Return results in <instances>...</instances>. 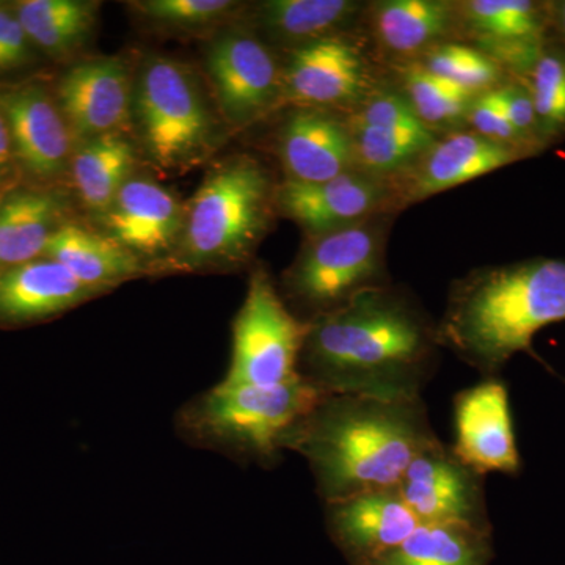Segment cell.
Returning <instances> with one entry per match:
<instances>
[{
  "label": "cell",
  "mask_w": 565,
  "mask_h": 565,
  "mask_svg": "<svg viewBox=\"0 0 565 565\" xmlns=\"http://www.w3.org/2000/svg\"><path fill=\"white\" fill-rule=\"evenodd\" d=\"M307 323L297 373L322 394L416 399L437 371V323L392 285Z\"/></svg>",
  "instance_id": "obj_1"
},
{
  "label": "cell",
  "mask_w": 565,
  "mask_h": 565,
  "mask_svg": "<svg viewBox=\"0 0 565 565\" xmlns=\"http://www.w3.org/2000/svg\"><path fill=\"white\" fill-rule=\"evenodd\" d=\"M438 440L422 397L323 394L285 449L308 460L327 504L397 487L408 465Z\"/></svg>",
  "instance_id": "obj_2"
},
{
  "label": "cell",
  "mask_w": 565,
  "mask_h": 565,
  "mask_svg": "<svg viewBox=\"0 0 565 565\" xmlns=\"http://www.w3.org/2000/svg\"><path fill=\"white\" fill-rule=\"evenodd\" d=\"M565 321V262L537 258L479 267L451 285L437 323L441 348L492 377L515 353L533 351L539 330Z\"/></svg>",
  "instance_id": "obj_3"
},
{
  "label": "cell",
  "mask_w": 565,
  "mask_h": 565,
  "mask_svg": "<svg viewBox=\"0 0 565 565\" xmlns=\"http://www.w3.org/2000/svg\"><path fill=\"white\" fill-rule=\"evenodd\" d=\"M275 189L252 156H232L214 166L185 207L178 267L228 269L247 263L269 232Z\"/></svg>",
  "instance_id": "obj_4"
},
{
  "label": "cell",
  "mask_w": 565,
  "mask_h": 565,
  "mask_svg": "<svg viewBox=\"0 0 565 565\" xmlns=\"http://www.w3.org/2000/svg\"><path fill=\"white\" fill-rule=\"evenodd\" d=\"M322 396L300 375L277 386L221 382L188 405L181 424L199 444L252 462L275 463L297 424Z\"/></svg>",
  "instance_id": "obj_5"
},
{
  "label": "cell",
  "mask_w": 565,
  "mask_h": 565,
  "mask_svg": "<svg viewBox=\"0 0 565 565\" xmlns=\"http://www.w3.org/2000/svg\"><path fill=\"white\" fill-rule=\"evenodd\" d=\"M390 214L308 236L282 277L285 302L305 315L303 322L332 313L359 294L390 285L385 267Z\"/></svg>",
  "instance_id": "obj_6"
},
{
  "label": "cell",
  "mask_w": 565,
  "mask_h": 565,
  "mask_svg": "<svg viewBox=\"0 0 565 565\" xmlns=\"http://www.w3.org/2000/svg\"><path fill=\"white\" fill-rule=\"evenodd\" d=\"M132 117L148 158L162 172L200 166L217 141L214 117L195 76L181 63L150 57L134 85Z\"/></svg>",
  "instance_id": "obj_7"
},
{
  "label": "cell",
  "mask_w": 565,
  "mask_h": 565,
  "mask_svg": "<svg viewBox=\"0 0 565 565\" xmlns=\"http://www.w3.org/2000/svg\"><path fill=\"white\" fill-rule=\"evenodd\" d=\"M307 322L300 321L266 269L253 270L247 296L233 323L230 385L277 386L299 377Z\"/></svg>",
  "instance_id": "obj_8"
},
{
  "label": "cell",
  "mask_w": 565,
  "mask_h": 565,
  "mask_svg": "<svg viewBox=\"0 0 565 565\" xmlns=\"http://www.w3.org/2000/svg\"><path fill=\"white\" fill-rule=\"evenodd\" d=\"M364 47L348 33L291 47L281 65V103L297 109L355 110L377 90Z\"/></svg>",
  "instance_id": "obj_9"
},
{
  "label": "cell",
  "mask_w": 565,
  "mask_h": 565,
  "mask_svg": "<svg viewBox=\"0 0 565 565\" xmlns=\"http://www.w3.org/2000/svg\"><path fill=\"white\" fill-rule=\"evenodd\" d=\"M206 71L223 121L248 128L281 104V63L258 36L233 29L206 51Z\"/></svg>",
  "instance_id": "obj_10"
},
{
  "label": "cell",
  "mask_w": 565,
  "mask_h": 565,
  "mask_svg": "<svg viewBox=\"0 0 565 565\" xmlns=\"http://www.w3.org/2000/svg\"><path fill=\"white\" fill-rule=\"evenodd\" d=\"M484 478L460 460L452 446L438 440L408 465L397 489L422 525H459L492 533Z\"/></svg>",
  "instance_id": "obj_11"
},
{
  "label": "cell",
  "mask_w": 565,
  "mask_h": 565,
  "mask_svg": "<svg viewBox=\"0 0 565 565\" xmlns=\"http://www.w3.org/2000/svg\"><path fill=\"white\" fill-rule=\"evenodd\" d=\"M275 207L311 236L390 214L397 192L393 180L353 170L323 182L282 181L275 189Z\"/></svg>",
  "instance_id": "obj_12"
},
{
  "label": "cell",
  "mask_w": 565,
  "mask_h": 565,
  "mask_svg": "<svg viewBox=\"0 0 565 565\" xmlns=\"http://www.w3.org/2000/svg\"><path fill=\"white\" fill-rule=\"evenodd\" d=\"M55 102L77 140L121 134L132 120L134 84L128 63L118 57L77 63L63 74Z\"/></svg>",
  "instance_id": "obj_13"
},
{
  "label": "cell",
  "mask_w": 565,
  "mask_h": 565,
  "mask_svg": "<svg viewBox=\"0 0 565 565\" xmlns=\"http://www.w3.org/2000/svg\"><path fill=\"white\" fill-rule=\"evenodd\" d=\"M456 444L460 460L481 475L515 476L522 468L516 448L508 386L501 379L486 377L455 396Z\"/></svg>",
  "instance_id": "obj_14"
},
{
  "label": "cell",
  "mask_w": 565,
  "mask_h": 565,
  "mask_svg": "<svg viewBox=\"0 0 565 565\" xmlns=\"http://www.w3.org/2000/svg\"><path fill=\"white\" fill-rule=\"evenodd\" d=\"M330 537L351 565H371L422 525L399 489L371 490L326 504Z\"/></svg>",
  "instance_id": "obj_15"
},
{
  "label": "cell",
  "mask_w": 565,
  "mask_h": 565,
  "mask_svg": "<svg viewBox=\"0 0 565 565\" xmlns=\"http://www.w3.org/2000/svg\"><path fill=\"white\" fill-rule=\"evenodd\" d=\"M523 151L473 131H455L435 140L408 172L394 178L397 207L422 202L515 162Z\"/></svg>",
  "instance_id": "obj_16"
},
{
  "label": "cell",
  "mask_w": 565,
  "mask_h": 565,
  "mask_svg": "<svg viewBox=\"0 0 565 565\" xmlns=\"http://www.w3.org/2000/svg\"><path fill=\"white\" fill-rule=\"evenodd\" d=\"M0 107L21 166L40 180L61 177L73 158V134L57 102L39 85H25L0 93Z\"/></svg>",
  "instance_id": "obj_17"
},
{
  "label": "cell",
  "mask_w": 565,
  "mask_h": 565,
  "mask_svg": "<svg viewBox=\"0 0 565 565\" xmlns=\"http://www.w3.org/2000/svg\"><path fill=\"white\" fill-rule=\"evenodd\" d=\"M185 210L158 182L131 178L102 215L107 236L145 258H161L180 244Z\"/></svg>",
  "instance_id": "obj_18"
},
{
  "label": "cell",
  "mask_w": 565,
  "mask_h": 565,
  "mask_svg": "<svg viewBox=\"0 0 565 565\" xmlns=\"http://www.w3.org/2000/svg\"><path fill=\"white\" fill-rule=\"evenodd\" d=\"M278 154L289 181L323 182L359 170L348 121L330 110L291 111L278 134Z\"/></svg>",
  "instance_id": "obj_19"
},
{
  "label": "cell",
  "mask_w": 565,
  "mask_h": 565,
  "mask_svg": "<svg viewBox=\"0 0 565 565\" xmlns=\"http://www.w3.org/2000/svg\"><path fill=\"white\" fill-rule=\"evenodd\" d=\"M367 24L382 54L405 65L459 32L456 2L382 0L366 6Z\"/></svg>",
  "instance_id": "obj_20"
},
{
  "label": "cell",
  "mask_w": 565,
  "mask_h": 565,
  "mask_svg": "<svg viewBox=\"0 0 565 565\" xmlns=\"http://www.w3.org/2000/svg\"><path fill=\"white\" fill-rule=\"evenodd\" d=\"M50 258L0 270V323L41 321L102 296Z\"/></svg>",
  "instance_id": "obj_21"
},
{
  "label": "cell",
  "mask_w": 565,
  "mask_h": 565,
  "mask_svg": "<svg viewBox=\"0 0 565 565\" xmlns=\"http://www.w3.org/2000/svg\"><path fill=\"white\" fill-rule=\"evenodd\" d=\"M43 258L61 264L74 278L106 292L111 286L140 277L148 267L107 234L63 223L46 245Z\"/></svg>",
  "instance_id": "obj_22"
},
{
  "label": "cell",
  "mask_w": 565,
  "mask_h": 565,
  "mask_svg": "<svg viewBox=\"0 0 565 565\" xmlns=\"http://www.w3.org/2000/svg\"><path fill=\"white\" fill-rule=\"evenodd\" d=\"M62 203L50 192L11 193L0 203V269L43 258L63 225Z\"/></svg>",
  "instance_id": "obj_23"
},
{
  "label": "cell",
  "mask_w": 565,
  "mask_h": 565,
  "mask_svg": "<svg viewBox=\"0 0 565 565\" xmlns=\"http://www.w3.org/2000/svg\"><path fill=\"white\" fill-rule=\"evenodd\" d=\"M134 163L136 151L121 134L81 141L73 152L70 169L85 210L106 214L122 185L131 180Z\"/></svg>",
  "instance_id": "obj_24"
},
{
  "label": "cell",
  "mask_w": 565,
  "mask_h": 565,
  "mask_svg": "<svg viewBox=\"0 0 565 565\" xmlns=\"http://www.w3.org/2000/svg\"><path fill=\"white\" fill-rule=\"evenodd\" d=\"M364 10L366 3L355 0H267L256 9V21L267 35L294 47L345 33Z\"/></svg>",
  "instance_id": "obj_25"
},
{
  "label": "cell",
  "mask_w": 565,
  "mask_h": 565,
  "mask_svg": "<svg viewBox=\"0 0 565 565\" xmlns=\"http://www.w3.org/2000/svg\"><path fill=\"white\" fill-rule=\"evenodd\" d=\"M492 533L459 525H419L371 565H490Z\"/></svg>",
  "instance_id": "obj_26"
},
{
  "label": "cell",
  "mask_w": 565,
  "mask_h": 565,
  "mask_svg": "<svg viewBox=\"0 0 565 565\" xmlns=\"http://www.w3.org/2000/svg\"><path fill=\"white\" fill-rule=\"evenodd\" d=\"M459 32L478 50L539 41L544 9L527 0H462L456 2Z\"/></svg>",
  "instance_id": "obj_27"
},
{
  "label": "cell",
  "mask_w": 565,
  "mask_h": 565,
  "mask_svg": "<svg viewBox=\"0 0 565 565\" xmlns=\"http://www.w3.org/2000/svg\"><path fill=\"white\" fill-rule=\"evenodd\" d=\"M98 10L99 3L85 0H24L14 14L31 43L47 54L65 55L87 41Z\"/></svg>",
  "instance_id": "obj_28"
},
{
  "label": "cell",
  "mask_w": 565,
  "mask_h": 565,
  "mask_svg": "<svg viewBox=\"0 0 565 565\" xmlns=\"http://www.w3.org/2000/svg\"><path fill=\"white\" fill-rule=\"evenodd\" d=\"M348 121L356 169L394 180L415 166L438 139L433 131L408 132Z\"/></svg>",
  "instance_id": "obj_29"
},
{
  "label": "cell",
  "mask_w": 565,
  "mask_h": 565,
  "mask_svg": "<svg viewBox=\"0 0 565 565\" xmlns=\"http://www.w3.org/2000/svg\"><path fill=\"white\" fill-rule=\"evenodd\" d=\"M399 66L401 93L405 96L416 117L433 132L456 128L467 122L471 106L479 95L457 87L451 82L434 76L418 63Z\"/></svg>",
  "instance_id": "obj_30"
},
{
  "label": "cell",
  "mask_w": 565,
  "mask_h": 565,
  "mask_svg": "<svg viewBox=\"0 0 565 565\" xmlns=\"http://www.w3.org/2000/svg\"><path fill=\"white\" fill-rule=\"evenodd\" d=\"M415 63L434 76L476 95L503 85L504 70L492 57L470 44L444 41L424 52Z\"/></svg>",
  "instance_id": "obj_31"
},
{
  "label": "cell",
  "mask_w": 565,
  "mask_h": 565,
  "mask_svg": "<svg viewBox=\"0 0 565 565\" xmlns=\"http://www.w3.org/2000/svg\"><path fill=\"white\" fill-rule=\"evenodd\" d=\"M530 92L539 132L553 134L565 128V58L555 52L539 55L530 70Z\"/></svg>",
  "instance_id": "obj_32"
},
{
  "label": "cell",
  "mask_w": 565,
  "mask_h": 565,
  "mask_svg": "<svg viewBox=\"0 0 565 565\" xmlns=\"http://www.w3.org/2000/svg\"><path fill=\"white\" fill-rule=\"evenodd\" d=\"M141 17L172 29H203L239 9L232 0H145L134 3Z\"/></svg>",
  "instance_id": "obj_33"
},
{
  "label": "cell",
  "mask_w": 565,
  "mask_h": 565,
  "mask_svg": "<svg viewBox=\"0 0 565 565\" xmlns=\"http://www.w3.org/2000/svg\"><path fill=\"white\" fill-rule=\"evenodd\" d=\"M471 131L498 143L511 145L523 150L525 143L512 128L494 90L482 93L475 99L467 118Z\"/></svg>",
  "instance_id": "obj_34"
},
{
  "label": "cell",
  "mask_w": 565,
  "mask_h": 565,
  "mask_svg": "<svg viewBox=\"0 0 565 565\" xmlns=\"http://www.w3.org/2000/svg\"><path fill=\"white\" fill-rule=\"evenodd\" d=\"M494 93L512 128L527 147L535 137L541 136L530 92L523 85L508 84L494 88Z\"/></svg>",
  "instance_id": "obj_35"
},
{
  "label": "cell",
  "mask_w": 565,
  "mask_h": 565,
  "mask_svg": "<svg viewBox=\"0 0 565 565\" xmlns=\"http://www.w3.org/2000/svg\"><path fill=\"white\" fill-rule=\"evenodd\" d=\"M31 40L17 14L0 9V71L20 68L31 57Z\"/></svg>",
  "instance_id": "obj_36"
},
{
  "label": "cell",
  "mask_w": 565,
  "mask_h": 565,
  "mask_svg": "<svg viewBox=\"0 0 565 565\" xmlns=\"http://www.w3.org/2000/svg\"><path fill=\"white\" fill-rule=\"evenodd\" d=\"M11 152H13V147H11L9 122L0 107V173L9 166Z\"/></svg>",
  "instance_id": "obj_37"
},
{
  "label": "cell",
  "mask_w": 565,
  "mask_h": 565,
  "mask_svg": "<svg viewBox=\"0 0 565 565\" xmlns=\"http://www.w3.org/2000/svg\"><path fill=\"white\" fill-rule=\"evenodd\" d=\"M555 10L557 29H559L561 36L565 41V2L557 3Z\"/></svg>",
  "instance_id": "obj_38"
}]
</instances>
